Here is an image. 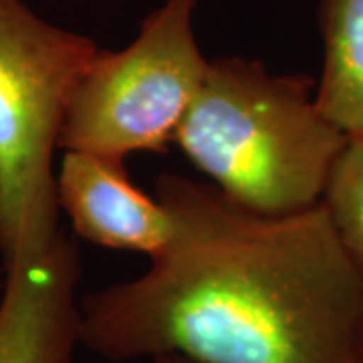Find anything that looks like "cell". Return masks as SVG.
I'll return each instance as SVG.
<instances>
[{
    "instance_id": "cell-1",
    "label": "cell",
    "mask_w": 363,
    "mask_h": 363,
    "mask_svg": "<svg viewBox=\"0 0 363 363\" xmlns=\"http://www.w3.org/2000/svg\"><path fill=\"white\" fill-rule=\"evenodd\" d=\"M174 218L142 277L81 301V343L109 362L363 363V274L323 202L267 216L212 184L157 178Z\"/></svg>"
},
{
    "instance_id": "cell-2",
    "label": "cell",
    "mask_w": 363,
    "mask_h": 363,
    "mask_svg": "<svg viewBox=\"0 0 363 363\" xmlns=\"http://www.w3.org/2000/svg\"><path fill=\"white\" fill-rule=\"evenodd\" d=\"M315 89L311 77L271 73L257 59H210L176 145L252 212L317 206L350 138L319 111Z\"/></svg>"
},
{
    "instance_id": "cell-3",
    "label": "cell",
    "mask_w": 363,
    "mask_h": 363,
    "mask_svg": "<svg viewBox=\"0 0 363 363\" xmlns=\"http://www.w3.org/2000/svg\"><path fill=\"white\" fill-rule=\"evenodd\" d=\"M101 47L0 0V255L45 248L59 228L55 152L77 83Z\"/></svg>"
},
{
    "instance_id": "cell-4",
    "label": "cell",
    "mask_w": 363,
    "mask_h": 363,
    "mask_svg": "<svg viewBox=\"0 0 363 363\" xmlns=\"http://www.w3.org/2000/svg\"><path fill=\"white\" fill-rule=\"evenodd\" d=\"M196 0H164L125 49L95 55L75 87L59 147L128 160L166 154L206 75Z\"/></svg>"
},
{
    "instance_id": "cell-5",
    "label": "cell",
    "mask_w": 363,
    "mask_h": 363,
    "mask_svg": "<svg viewBox=\"0 0 363 363\" xmlns=\"http://www.w3.org/2000/svg\"><path fill=\"white\" fill-rule=\"evenodd\" d=\"M0 363H75L81 343V255L59 233L40 250L4 262Z\"/></svg>"
},
{
    "instance_id": "cell-6",
    "label": "cell",
    "mask_w": 363,
    "mask_h": 363,
    "mask_svg": "<svg viewBox=\"0 0 363 363\" xmlns=\"http://www.w3.org/2000/svg\"><path fill=\"white\" fill-rule=\"evenodd\" d=\"M57 200L75 234L91 245L156 259L172 242L169 210L133 184L123 157L63 152Z\"/></svg>"
},
{
    "instance_id": "cell-7",
    "label": "cell",
    "mask_w": 363,
    "mask_h": 363,
    "mask_svg": "<svg viewBox=\"0 0 363 363\" xmlns=\"http://www.w3.org/2000/svg\"><path fill=\"white\" fill-rule=\"evenodd\" d=\"M323 73L315 104L350 140L363 138V0H321Z\"/></svg>"
},
{
    "instance_id": "cell-8",
    "label": "cell",
    "mask_w": 363,
    "mask_h": 363,
    "mask_svg": "<svg viewBox=\"0 0 363 363\" xmlns=\"http://www.w3.org/2000/svg\"><path fill=\"white\" fill-rule=\"evenodd\" d=\"M321 202L345 252L363 274V138L347 142Z\"/></svg>"
},
{
    "instance_id": "cell-9",
    "label": "cell",
    "mask_w": 363,
    "mask_h": 363,
    "mask_svg": "<svg viewBox=\"0 0 363 363\" xmlns=\"http://www.w3.org/2000/svg\"><path fill=\"white\" fill-rule=\"evenodd\" d=\"M152 359H154V363H202L190 359V357H184V355H178V353H164V355H156Z\"/></svg>"
},
{
    "instance_id": "cell-10",
    "label": "cell",
    "mask_w": 363,
    "mask_h": 363,
    "mask_svg": "<svg viewBox=\"0 0 363 363\" xmlns=\"http://www.w3.org/2000/svg\"><path fill=\"white\" fill-rule=\"evenodd\" d=\"M2 277H4V274L0 272V289H2Z\"/></svg>"
}]
</instances>
